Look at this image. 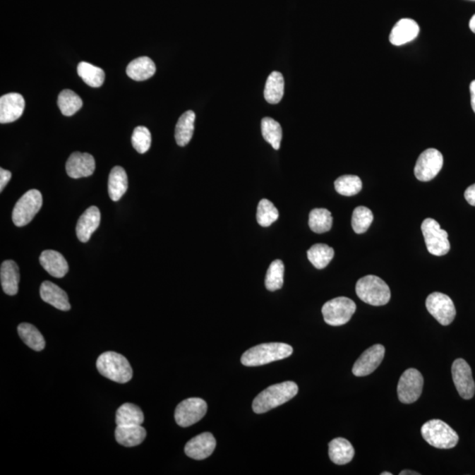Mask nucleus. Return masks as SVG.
Wrapping results in <instances>:
<instances>
[{
  "mask_svg": "<svg viewBox=\"0 0 475 475\" xmlns=\"http://www.w3.org/2000/svg\"><path fill=\"white\" fill-rule=\"evenodd\" d=\"M131 142L136 151L143 155L151 148V132L145 126H138L135 128L132 134Z\"/></svg>",
  "mask_w": 475,
  "mask_h": 475,
  "instance_id": "nucleus-40",
  "label": "nucleus"
},
{
  "mask_svg": "<svg viewBox=\"0 0 475 475\" xmlns=\"http://www.w3.org/2000/svg\"><path fill=\"white\" fill-rule=\"evenodd\" d=\"M42 206V196L37 189L25 193L18 200L13 210V221L16 227H25L30 224L41 210Z\"/></svg>",
  "mask_w": 475,
  "mask_h": 475,
  "instance_id": "nucleus-6",
  "label": "nucleus"
},
{
  "mask_svg": "<svg viewBox=\"0 0 475 475\" xmlns=\"http://www.w3.org/2000/svg\"><path fill=\"white\" fill-rule=\"evenodd\" d=\"M334 249L326 244L313 245L307 251V257L310 263L318 270L325 269L334 258Z\"/></svg>",
  "mask_w": 475,
  "mask_h": 475,
  "instance_id": "nucleus-32",
  "label": "nucleus"
},
{
  "mask_svg": "<svg viewBox=\"0 0 475 475\" xmlns=\"http://www.w3.org/2000/svg\"><path fill=\"white\" fill-rule=\"evenodd\" d=\"M145 416L140 408L132 404L124 403L116 411V423L120 425H141L144 423Z\"/></svg>",
  "mask_w": 475,
  "mask_h": 475,
  "instance_id": "nucleus-31",
  "label": "nucleus"
},
{
  "mask_svg": "<svg viewBox=\"0 0 475 475\" xmlns=\"http://www.w3.org/2000/svg\"><path fill=\"white\" fill-rule=\"evenodd\" d=\"M420 28L412 19H402L392 28L389 41L395 46H402L415 40L419 35Z\"/></svg>",
  "mask_w": 475,
  "mask_h": 475,
  "instance_id": "nucleus-18",
  "label": "nucleus"
},
{
  "mask_svg": "<svg viewBox=\"0 0 475 475\" xmlns=\"http://www.w3.org/2000/svg\"><path fill=\"white\" fill-rule=\"evenodd\" d=\"M470 94H471V105L474 112L475 113V80L472 81V83L470 84Z\"/></svg>",
  "mask_w": 475,
  "mask_h": 475,
  "instance_id": "nucleus-43",
  "label": "nucleus"
},
{
  "mask_svg": "<svg viewBox=\"0 0 475 475\" xmlns=\"http://www.w3.org/2000/svg\"><path fill=\"white\" fill-rule=\"evenodd\" d=\"M11 178H12V174H11L10 171L0 169V191L2 192L3 189L6 188Z\"/></svg>",
  "mask_w": 475,
  "mask_h": 475,
  "instance_id": "nucleus-41",
  "label": "nucleus"
},
{
  "mask_svg": "<svg viewBox=\"0 0 475 475\" xmlns=\"http://www.w3.org/2000/svg\"><path fill=\"white\" fill-rule=\"evenodd\" d=\"M333 217L327 209H313L309 214V227L316 234L327 233L332 228Z\"/></svg>",
  "mask_w": 475,
  "mask_h": 475,
  "instance_id": "nucleus-33",
  "label": "nucleus"
},
{
  "mask_svg": "<svg viewBox=\"0 0 475 475\" xmlns=\"http://www.w3.org/2000/svg\"><path fill=\"white\" fill-rule=\"evenodd\" d=\"M207 403L200 398H189L177 406L174 418L179 426L189 427L203 419L207 412Z\"/></svg>",
  "mask_w": 475,
  "mask_h": 475,
  "instance_id": "nucleus-12",
  "label": "nucleus"
},
{
  "mask_svg": "<svg viewBox=\"0 0 475 475\" xmlns=\"http://www.w3.org/2000/svg\"><path fill=\"white\" fill-rule=\"evenodd\" d=\"M96 366L102 376L117 383H127L133 376V371L126 357L116 352L103 353L98 357Z\"/></svg>",
  "mask_w": 475,
  "mask_h": 475,
  "instance_id": "nucleus-3",
  "label": "nucleus"
},
{
  "mask_svg": "<svg viewBox=\"0 0 475 475\" xmlns=\"http://www.w3.org/2000/svg\"><path fill=\"white\" fill-rule=\"evenodd\" d=\"M330 458L337 465H346L351 462L355 455V450L347 439L335 438L328 445Z\"/></svg>",
  "mask_w": 475,
  "mask_h": 475,
  "instance_id": "nucleus-24",
  "label": "nucleus"
},
{
  "mask_svg": "<svg viewBox=\"0 0 475 475\" xmlns=\"http://www.w3.org/2000/svg\"><path fill=\"white\" fill-rule=\"evenodd\" d=\"M40 295L44 302L61 311H69L71 305L66 291L52 282L45 281L42 284Z\"/></svg>",
  "mask_w": 475,
  "mask_h": 475,
  "instance_id": "nucleus-21",
  "label": "nucleus"
},
{
  "mask_svg": "<svg viewBox=\"0 0 475 475\" xmlns=\"http://www.w3.org/2000/svg\"><path fill=\"white\" fill-rule=\"evenodd\" d=\"M66 173L71 178L88 177L95 170V160L89 153L73 152L66 162Z\"/></svg>",
  "mask_w": 475,
  "mask_h": 475,
  "instance_id": "nucleus-17",
  "label": "nucleus"
},
{
  "mask_svg": "<svg viewBox=\"0 0 475 475\" xmlns=\"http://www.w3.org/2000/svg\"><path fill=\"white\" fill-rule=\"evenodd\" d=\"M128 177L123 167H114L109 177V195L114 202L119 201L127 191Z\"/></svg>",
  "mask_w": 475,
  "mask_h": 475,
  "instance_id": "nucleus-27",
  "label": "nucleus"
},
{
  "mask_svg": "<svg viewBox=\"0 0 475 475\" xmlns=\"http://www.w3.org/2000/svg\"><path fill=\"white\" fill-rule=\"evenodd\" d=\"M465 198L470 205L475 206V184L467 188Z\"/></svg>",
  "mask_w": 475,
  "mask_h": 475,
  "instance_id": "nucleus-42",
  "label": "nucleus"
},
{
  "mask_svg": "<svg viewBox=\"0 0 475 475\" xmlns=\"http://www.w3.org/2000/svg\"><path fill=\"white\" fill-rule=\"evenodd\" d=\"M444 165V157L437 149L430 148L421 153L415 167V176L421 181H430L438 176Z\"/></svg>",
  "mask_w": 475,
  "mask_h": 475,
  "instance_id": "nucleus-10",
  "label": "nucleus"
},
{
  "mask_svg": "<svg viewBox=\"0 0 475 475\" xmlns=\"http://www.w3.org/2000/svg\"><path fill=\"white\" fill-rule=\"evenodd\" d=\"M425 244L428 251L435 256H443L448 253L451 249L447 232L443 230L437 221L426 219L421 224Z\"/></svg>",
  "mask_w": 475,
  "mask_h": 475,
  "instance_id": "nucleus-7",
  "label": "nucleus"
},
{
  "mask_svg": "<svg viewBox=\"0 0 475 475\" xmlns=\"http://www.w3.org/2000/svg\"><path fill=\"white\" fill-rule=\"evenodd\" d=\"M39 260L42 267L52 277L62 278L69 270L66 258L55 250H45Z\"/></svg>",
  "mask_w": 475,
  "mask_h": 475,
  "instance_id": "nucleus-20",
  "label": "nucleus"
},
{
  "mask_svg": "<svg viewBox=\"0 0 475 475\" xmlns=\"http://www.w3.org/2000/svg\"><path fill=\"white\" fill-rule=\"evenodd\" d=\"M115 435L116 440L121 445L134 447L145 440L146 431L141 425H120L116 426Z\"/></svg>",
  "mask_w": 475,
  "mask_h": 475,
  "instance_id": "nucleus-23",
  "label": "nucleus"
},
{
  "mask_svg": "<svg viewBox=\"0 0 475 475\" xmlns=\"http://www.w3.org/2000/svg\"><path fill=\"white\" fill-rule=\"evenodd\" d=\"M25 100L16 92H11L0 98V123L10 124L20 119L24 112Z\"/></svg>",
  "mask_w": 475,
  "mask_h": 475,
  "instance_id": "nucleus-16",
  "label": "nucleus"
},
{
  "mask_svg": "<svg viewBox=\"0 0 475 475\" xmlns=\"http://www.w3.org/2000/svg\"><path fill=\"white\" fill-rule=\"evenodd\" d=\"M294 353L291 346L281 342H271L256 345L249 349L241 356V363L245 366H260L287 359Z\"/></svg>",
  "mask_w": 475,
  "mask_h": 475,
  "instance_id": "nucleus-2",
  "label": "nucleus"
},
{
  "mask_svg": "<svg viewBox=\"0 0 475 475\" xmlns=\"http://www.w3.org/2000/svg\"><path fill=\"white\" fill-rule=\"evenodd\" d=\"M426 307L428 313L443 326H448L455 319V306L447 295L433 292L428 296Z\"/></svg>",
  "mask_w": 475,
  "mask_h": 475,
  "instance_id": "nucleus-11",
  "label": "nucleus"
},
{
  "mask_svg": "<svg viewBox=\"0 0 475 475\" xmlns=\"http://www.w3.org/2000/svg\"><path fill=\"white\" fill-rule=\"evenodd\" d=\"M0 279L4 292L9 296H14L19 291L20 273L19 267L12 260H5L0 267Z\"/></svg>",
  "mask_w": 475,
  "mask_h": 475,
  "instance_id": "nucleus-22",
  "label": "nucleus"
},
{
  "mask_svg": "<svg viewBox=\"0 0 475 475\" xmlns=\"http://www.w3.org/2000/svg\"><path fill=\"white\" fill-rule=\"evenodd\" d=\"M78 74L89 87L98 88L104 83L105 73L102 68L88 62H80L78 66Z\"/></svg>",
  "mask_w": 475,
  "mask_h": 475,
  "instance_id": "nucleus-30",
  "label": "nucleus"
},
{
  "mask_svg": "<svg viewBox=\"0 0 475 475\" xmlns=\"http://www.w3.org/2000/svg\"><path fill=\"white\" fill-rule=\"evenodd\" d=\"M385 349L383 345L375 344L366 349L353 366L352 373L356 377L367 376L377 369L384 359Z\"/></svg>",
  "mask_w": 475,
  "mask_h": 475,
  "instance_id": "nucleus-14",
  "label": "nucleus"
},
{
  "mask_svg": "<svg viewBox=\"0 0 475 475\" xmlns=\"http://www.w3.org/2000/svg\"><path fill=\"white\" fill-rule=\"evenodd\" d=\"M101 223V212L97 207L92 206L82 214L76 227L77 237L81 242L85 243L90 239Z\"/></svg>",
  "mask_w": 475,
  "mask_h": 475,
  "instance_id": "nucleus-19",
  "label": "nucleus"
},
{
  "mask_svg": "<svg viewBox=\"0 0 475 475\" xmlns=\"http://www.w3.org/2000/svg\"><path fill=\"white\" fill-rule=\"evenodd\" d=\"M423 387V377L419 371L410 368L399 378L398 397L404 404H411L420 398Z\"/></svg>",
  "mask_w": 475,
  "mask_h": 475,
  "instance_id": "nucleus-9",
  "label": "nucleus"
},
{
  "mask_svg": "<svg viewBox=\"0 0 475 475\" xmlns=\"http://www.w3.org/2000/svg\"><path fill=\"white\" fill-rule=\"evenodd\" d=\"M373 221V214L366 207H356L352 215V228L356 234H363L369 229Z\"/></svg>",
  "mask_w": 475,
  "mask_h": 475,
  "instance_id": "nucleus-39",
  "label": "nucleus"
},
{
  "mask_svg": "<svg viewBox=\"0 0 475 475\" xmlns=\"http://www.w3.org/2000/svg\"><path fill=\"white\" fill-rule=\"evenodd\" d=\"M217 445L216 439L210 432L196 435L185 445L186 455L193 459L202 460L212 455Z\"/></svg>",
  "mask_w": 475,
  "mask_h": 475,
  "instance_id": "nucleus-15",
  "label": "nucleus"
},
{
  "mask_svg": "<svg viewBox=\"0 0 475 475\" xmlns=\"http://www.w3.org/2000/svg\"><path fill=\"white\" fill-rule=\"evenodd\" d=\"M419 473L415 472V471L411 470H403L402 472L399 473V475H419Z\"/></svg>",
  "mask_w": 475,
  "mask_h": 475,
  "instance_id": "nucleus-44",
  "label": "nucleus"
},
{
  "mask_svg": "<svg viewBox=\"0 0 475 475\" xmlns=\"http://www.w3.org/2000/svg\"><path fill=\"white\" fill-rule=\"evenodd\" d=\"M421 433L428 445L438 449H452L459 442L457 432L441 420L428 421L421 427Z\"/></svg>",
  "mask_w": 475,
  "mask_h": 475,
  "instance_id": "nucleus-5",
  "label": "nucleus"
},
{
  "mask_svg": "<svg viewBox=\"0 0 475 475\" xmlns=\"http://www.w3.org/2000/svg\"><path fill=\"white\" fill-rule=\"evenodd\" d=\"M279 217V212L272 203L267 199L260 200L257 207V222L263 227L271 226Z\"/></svg>",
  "mask_w": 475,
  "mask_h": 475,
  "instance_id": "nucleus-37",
  "label": "nucleus"
},
{
  "mask_svg": "<svg viewBox=\"0 0 475 475\" xmlns=\"http://www.w3.org/2000/svg\"><path fill=\"white\" fill-rule=\"evenodd\" d=\"M58 104L64 116H71L82 108L83 102L73 91L66 89L60 92Z\"/></svg>",
  "mask_w": 475,
  "mask_h": 475,
  "instance_id": "nucleus-35",
  "label": "nucleus"
},
{
  "mask_svg": "<svg viewBox=\"0 0 475 475\" xmlns=\"http://www.w3.org/2000/svg\"><path fill=\"white\" fill-rule=\"evenodd\" d=\"M196 114L192 110L185 112L180 119L176 127V140L179 146L187 145L191 140L195 130Z\"/></svg>",
  "mask_w": 475,
  "mask_h": 475,
  "instance_id": "nucleus-26",
  "label": "nucleus"
},
{
  "mask_svg": "<svg viewBox=\"0 0 475 475\" xmlns=\"http://www.w3.org/2000/svg\"><path fill=\"white\" fill-rule=\"evenodd\" d=\"M284 265L281 260H274L267 271L265 285L267 290H280L284 284Z\"/></svg>",
  "mask_w": 475,
  "mask_h": 475,
  "instance_id": "nucleus-36",
  "label": "nucleus"
},
{
  "mask_svg": "<svg viewBox=\"0 0 475 475\" xmlns=\"http://www.w3.org/2000/svg\"><path fill=\"white\" fill-rule=\"evenodd\" d=\"M452 380L457 391L463 399L474 397L475 383L469 364L462 359H456L452 367Z\"/></svg>",
  "mask_w": 475,
  "mask_h": 475,
  "instance_id": "nucleus-13",
  "label": "nucleus"
},
{
  "mask_svg": "<svg viewBox=\"0 0 475 475\" xmlns=\"http://www.w3.org/2000/svg\"><path fill=\"white\" fill-rule=\"evenodd\" d=\"M298 392V385L292 381L270 385L253 399V412L263 414L270 411L294 398Z\"/></svg>",
  "mask_w": 475,
  "mask_h": 475,
  "instance_id": "nucleus-1",
  "label": "nucleus"
},
{
  "mask_svg": "<svg viewBox=\"0 0 475 475\" xmlns=\"http://www.w3.org/2000/svg\"><path fill=\"white\" fill-rule=\"evenodd\" d=\"M356 292L364 303L374 306L387 305L391 299V291L381 278L369 275L360 278L356 285Z\"/></svg>",
  "mask_w": 475,
  "mask_h": 475,
  "instance_id": "nucleus-4",
  "label": "nucleus"
},
{
  "mask_svg": "<svg viewBox=\"0 0 475 475\" xmlns=\"http://www.w3.org/2000/svg\"><path fill=\"white\" fill-rule=\"evenodd\" d=\"M156 73V66L148 56H141L128 64L126 73L136 81H144L152 78Z\"/></svg>",
  "mask_w": 475,
  "mask_h": 475,
  "instance_id": "nucleus-25",
  "label": "nucleus"
},
{
  "mask_svg": "<svg viewBox=\"0 0 475 475\" xmlns=\"http://www.w3.org/2000/svg\"><path fill=\"white\" fill-rule=\"evenodd\" d=\"M381 475H392V473L385 472V473H382Z\"/></svg>",
  "mask_w": 475,
  "mask_h": 475,
  "instance_id": "nucleus-46",
  "label": "nucleus"
},
{
  "mask_svg": "<svg viewBox=\"0 0 475 475\" xmlns=\"http://www.w3.org/2000/svg\"><path fill=\"white\" fill-rule=\"evenodd\" d=\"M263 137L275 150H279L283 131L279 123L271 117H264L262 120Z\"/></svg>",
  "mask_w": 475,
  "mask_h": 475,
  "instance_id": "nucleus-34",
  "label": "nucleus"
},
{
  "mask_svg": "<svg viewBox=\"0 0 475 475\" xmlns=\"http://www.w3.org/2000/svg\"><path fill=\"white\" fill-rule=\"evenodd\" d=\"M469 28L470 30H472L473 33L475 34V14L472 18H471Z\"/></svg>",
  "mask_w": 475,
  "mask_h": 475,
  "instance_id": "nucleus-45",
  "label": "nucleus"
},
{
  "mask_svg": "<svg viewBox=\"0 0 475 475\" xmlns=\"http://www.w3.org/2000/svg\"><path fill=\"white\" fill-rule=\"evenodd\" d=\"M284 92V78L282 73L273 71L267 78L264 98L270 104H277L283 99Z\"/></svg>",
  "mask_w": 475,
  "mask_h": 475,
  "instance_id": "nucleus-28",
  "label": "nucleus"
},
{
  "mask_svg": "<svg viewBox=\"0 0 475 475\" xmlns=\"http://www.w3.org/2000/svg\"><path fill=\"white\" fill-rule=\"evenodd\" d=\"M21 340L35 351H41L45 348V340L40 331L33 325L30 323H21L18 327Z\"/></svg>",
  "mask_w": 475,
  "mask_h": 475,
  "instance_id": "nucleus-29",
  "label": "nucleus"
},
{
  "mask_svg": "<svg viewBox=\"0 0 475 475\" xmlns=\"http://www.w3.org/2000/svg\"><path fill=\"white\" fill-rule=\"evenodd\" d=\"M356 306L353 300L339 297L330 300L323 307L325 323L330 326H342L351 320L355 313Z\"/></svg>",
  "mask_w": 475,
  "mask_h": 475,
  "instance_id": "nucleus-8",
  "label": "nucleus"
},
{
  "mask_svg": "<svg viewBox=\"0 0 475 475\" xmlns=\"http://www.w3.org/2000/svg\"><path fill=\"white\" fill-rule=\"evenodd\" d=\"M362 187V181L356 176H341L335 181V191L342 196H351L359 194Z\"/></svg>",
  "mask_w": 475,
  "mask_h": 475,
  "instance_id": "nucleus-38",
  "label": "nucleus"
}]
</instances>
